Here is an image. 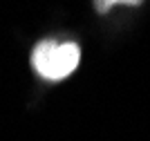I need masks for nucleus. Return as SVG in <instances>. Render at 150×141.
<instances>
[{
	"label": "nucleus",
	"mask_w": 150,
	"mask_h": 141,
	"mask_svg": "<svg viewBox=\"0 0 150 141\" xmlns=\"http://www.w3.org/2000/svg\"><path fill=\"white\" fill-rule=\"evenodd\" d=\"M81 61V49L76 43H58V40H40L34 47L31 65L43 79L61 81L76 69Z\"/></svg>",
	"instance_id": "1"
},
{
	"label": "nucleus",
	"mask_w": 150,
	"mask_h": 141,
	"mask_svg": "<svg viewBox=\"0 0 150 141\" xmlns=\"http://www.w3.org/2000/svg\"><path fill=\"white\" fill-rule=\"evenodd\" d=\"M114 5H117L114 0H110V2H94V7H96V11H99V13H105L108 9H110V7H114Z\"/></svg>",
	"instance_id": "2"
}]
</instances>
